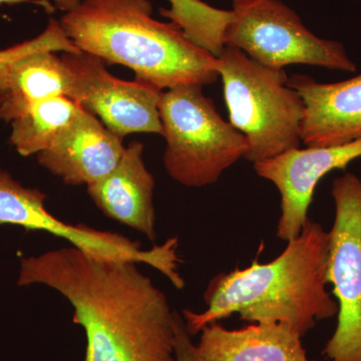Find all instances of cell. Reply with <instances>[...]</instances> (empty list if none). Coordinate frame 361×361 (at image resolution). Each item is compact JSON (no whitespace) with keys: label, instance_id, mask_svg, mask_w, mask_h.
Listing matches in <instances>:
<instances>
[{"label":"cell","instance_id":"obj_1","mask_svg":"<svg viewBox=\"0 0 361 361\" xmlns=\"http://www.w3.org/2000/svg\"><path fill=\"white\" fill-rule=\"evenodd\" d=\"M329 232L308 220L302 231L269 263L255 259L249 267L220 273L209 282L203 312L183 310L191 336L232 314L249 323H285L301 337L316 322L336 316L327 290Z\"/></svg>","mask_w":361,"mask_h":361},{"label":"cell","instance_id":"obj_2","mask_svg":"<svg viewBox=\"0 0 361 361\" xmlns=\"http://www.w3.org/2000/svg\"><path fill=\"white\" fill-rule=\"evenodd\" d=\"M153 9L151 0H82L59 23L80 51L127 66L156 89L215 82L217 59L172 21L154 18Z\"/></svg>","mask_w":361,"mask_h":361},{"label":"cell","instance_id":"obj_3","mask_svg":"<svg viewBox=\"0 0 361 361\" xmlns=\"http://www.w3.org/2000/svg\"><path fill=\"white\" fill-rule=\"evenodd\" d=\"M66 299L85 334V361H176L175 311L139 268L90 271L68 287Z\"/></svg>","mask_w":361,"mask_h":361},{"label":"cell","instance_id":"obj_4","mask_svg":"<svg viewBox=\"0 0 361 361\" xmlns=\"http://www.w3.org/2000/svg\"><path fill=\"white\" fill-rule=\"evenodd\" d=\"M205 30L214 51L236 47L260 65L275 70L291 65L348 73L357 68L341 42L316 37L298 14L280 0H251L234 4L232 11L209 6Z\"/></svg>","mask_w":361,"mask_h":361},{"label":"cell","instance_id":"obj_5","mask_svg":"<svg viewBox=\"0 0 361 361\" xmlns=\"http://www.w3.org/2000/svg\"><path fill=\"white\" fill-rule=\"evenodd\" d=\"M216 59L229 122L248 144L244 158L254 164L300 148L304 103L284 70L260 65L233 47Z\"/></svg>","mask_w":361,"mask_h":361},{"label":"cell","instance_id":"obj_6","mask_svg":"<svg viewBox=\"0 0 361 361\" xmlns=\"http://www.w3.org/2000/svg\"><path fill=\"white\" fill-rule=\"evenodd\" d=\"M159 113L166 140L164 166L183 186L212 185L246 155L245 137L221 116L203 85L161 92Z\"/></svg>","mask_w":361,"mask_h":361},{"label":"cell","instance_id":"obj_7","mask_svg":"<svg viewBox=\"0 0 361 361\" xmlns=\"http://www.w3.org/2000/svg\"><path fill=\"white\" fill-rule=\"evenodd\" d=\"M336 218L329 232L327 282L336 299V331L323 355L330 361H361V179L345 173L332 182Z\"/></svg>","mask_w":361,"mask_h":361},{"label":"cell","instance_id":"obj_8","mask_svg":"<svg viewBox=\"0 0 361 361\" xmlns=\"http://www.w3.org/2000/svg\"><path fill=\"white\" fill-rule=\"evenodd\" d=\"M68 77L66 97L123 137L135 133L163 135L159 103L163 90L128 82L106 70V61L85 51L61 52Z\"/></svg>","mask_w":361,"mask_h":361},{"label":"cell","instance_id":"obj_9","mask_svg":"<svg viewBox=\"0 0 361 361\" xmlns=\"http://www.w3.org/2000/svg\"><path fill=\"white\" fill-rule=\"evenodd\" d=\"M45 199L44 192L23 186L0 168V225L20 226L26 230L49 233L97 257L142 263L151 267L160 262L161 253L156 247L142 249L140 242L118 233L59 220L47 210Z\"/></svg>","mask_w":361,"mask_h":361},{"label":"cell","instance_id":"obj_10","mask_svg":"<svg viewBox=\"0 0 361 361\" xmlns=\"http://www.w3.org/2000/svg\"><path fill=\"white\" fill-rule=\"evenodd\" d=\"M361 158V139L334 147L292 149L254 163V170L275 185L281 197L278 238L289 242L302 231L318 183L334 170Z\"/></svg>","mask_w":361,"mask_h":361},{"label":"cell","instance_id":"obj_11","mask_svg":"<svg viewBox=\"0 0 361 361\" xmlns=\"http://www.w3.org/2000/svg\"><path fill=\"white\" fill-rule=\"evenodd\" d=\"M125 149L123 137L82 108L51 148L37 154V161L66 185L89 186L110 174Z\"/></svg>","mask_w":361,"mask_h":361},{"label":"cell","instance_id":"obj_12","mask_svg":"<svg viewBox=\"0 0 361 361\" xmlns=\"http://www.w3.org/2000/svg\"><path fill=\"white\" fill-rule=\"evenodd\" d=\"M287 85L304 103L301 141L306 147H334L361 139V73L331 84L293 75Z\"/></svg>","mask_w":361,"mask_h":361},{"label":"cell","instance_id":"obj_13","mask_svg":"<svg viewBox=\"0 0 361 361\" xmlns=\"http://www.w3.org/2000/svg\"><path fill=\"white\" fill-rule=\"evenodd\" d=\"M144 148L141 142H130L110 174L87 186V194L106 217L154 242L157 239L155 179L142 158Z\"/></svg>","mask_w":361,"mask_h":361},{"label":"cell","instance_id":"obj_14","mask_svg":"<svg viewBox=\"0 0 361 361\" xmlns=\"http://www.w3.org/2000/svg\"><path fill=\"white\" fill-rule=\"evenodd\" d=\"M301 338L285 323H251L231 330L213 322L201 330L197 349L206 361H312Z\"/></svg>","mask_w":361,"mask_h":361},{"label":"cell","instance_id":"obj_15","mask_svg":"<svg viewBox=\"0 0 361 361\" xmlns=\"http://www.w3.org/2000/svg\"><path fill=\"white\" fill-rule=\"evenodd\" d=\"M68 77L54 51H37L0 68V121L11 123L33 104L66 96Z\"/></svg>","mask_w":361,"mask_h":361},{"label":"cell","instance_id":"obj_16","mask_svg":"<svg viewBox=\"0 0 361 361\" xmlns=\"http://www.w3.org/2000/svg\"><path fill=\"white\" fill-rule=\"evenodd\" d=\"M82 109L66 96L49 97L33 104L11 122V145L23 157L42 153L51 148Z\"/></svg>","mask_w":361,"mask_h":361},{"label":"cell","instance_id":"obj_17","mask_svg":"<svg viewBox=\"0 0 361 361\" xmlns=\"http://www.w3.org/2000/svg\"><path fill=\"white\" fill-rule=\"evenodd\" d=\"M78 52L80 49L68 39L59 20L51 18L44 32L21 44L0 49V68L16 59L37 51Z\"/></svg>","mask_w":361,"mask_h":361},{"label":"cell","instance_id":"obj_18","mask_svg":"<svg viewBox=\"0 0 361 361\" xmlns=\"http://www.w3.org/2000/svg\"><path fill=\"white\" fill-rule=\"evenodd\" d=\"M174 332L176 361H206L199 353L197 344L192 341L184 318L177 311L174 313Z\"/></svg>","mask_w":361,"mask_h":361},{"label":"cell","instance_id":"obj_19","mask_svg":"<svg viewBox=\"0 0 361 361\" xmlns=\"http://www.w3.org/2000/svg\"><path fill=\"white\" fill-rule=\"evenodd\" d=\"M23 1V0H0V4H16V2ZM56 6L59 7L61 11L68 13V11H73L75 7L80 4L82 0H54Z\"/></svg>","mask_w":361,"mask_h":361},{"label":"cell","instance_id":"obj_20","mask_svg":"<svg viewBox=\"0 0 361 361\" xmlns=\"http://www.w3.org/2000/svg\"><path fill=\"white\" fill-rule=\"evenodd\" d=\"M233 4H245V2L251 1V0H231Z\"/></svg>","mask_w":361,"mask_h":361}]
</instances>
